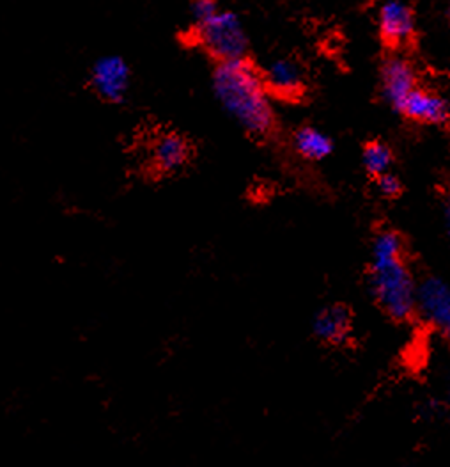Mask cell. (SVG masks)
Returning a JSON list of instances; mask_svg holds the SVG:
<instances>
[{
	"instance_id": "cell-11",
	"label": "cell",
	"mask_w": 450,
	"mask_h": 467,
	"mask_svg": "<svg viewBox=\"0 0 450 467\" xmlns=\"http://www.w3.org/2000/svg\"><path fill=\"white\" fill-rule=\"evenodd\" d=\"M264 84L268 91H273L282 97H292L300 93L303 86L302 69L290 59H277L266 69Z\"/></svg>"
},
{
	"instance_id": "cell-6",
	"label": "cell",
	"mask_w": 450,
	"mask_h": 467,
	"mask_svg": "<svg viewBox=\"0 0 450 467\" xmlns=\"http://www.w3.org/2000/svg\"><path fill=\"white\" fill-rule=\"evenodd\" d=\"M353 313L346 304H326L314 315L312 333L326 345H344L353 334Z\"/></svg>"
},
{
	"instance_id": "cell-16",
	"label": "cell",
	"mask_w": 450,
	"mask_h": 467,
	"mask_svg": "<svg viewBox=\"0 0 450 467\" xmlns=\"http://www.w3.org/2000/svg\"><path fill=\"white\" fill-rule=\"evenodd\" d=\"M445 228H447V234L450 238V198L445 202Z\"/></svg>"
},
{
	"instance_id": "cell-10",
	"label": "cell",
	"mask_w": 450,
	"mask_h": 467,
	"mask_svg": "<svg viewBox=\"0 0 450 467\" xmlns=\"http://www.w3.org/2000/svg\"><path fill=\"white\" fill-rule=\"evenodd\" d=\"M190 148L187 140L178 134H165L157 139L153 146V162L163 172H174L187 164Z\"/></svg>"
},
{
	"instance_id": "cell-7",
	"label": "cell",
	"mask_w": 450,
	"mask_h": 467,
	"mask_svg": "<svg viewBox=\"0 0 450 467\" xmlns=\"http://www.w3.org/2000/svg\"><path fill=\"white\" fill-rule=\"evenodd\" d=\"M378 24L384 41L401 47L415 33V18L412 7L403 0H385L378 13Z\"/></svg>"
},
{
	"instance_id": "cell-9",
	"label": "cell",
	"mask_w": 450,
	"mask_h": 467,
	"mask_svg": "<svg viewBox=\"0 0 450 467\" xmlns=\"http://www.w3.org/2000/svg\"><path fill=\"white\" fill-rule=\"evenodd\" d=\"M397 110L414 121L431 125L445 123L450 118L449 103L442 97L424 89L412 91L410 97L403 101V105Z\"/></svg>"
},
{
	"instance_id": "cell-15",
	"label": "cell",
	"mask_w": 450,
	"mask_h": 467,
	"mask_svg": "<svg viewBox=\"0 0 450 467\" xmlns=\"http://www.w3.org/2000/svg\"><path fill=\"white\" fill-rule=\"evenodd\" d=\"M376 180H378L376 185H378V189H380V192H382L384 196H386V198H395V196H399V192H401V182H399L397 176H394V174H390V172H385V174L378 176Z\"/></svg>"
},
{
	"instance_id": "cell-4",
	"label": "cell",
	"mask_w": 450,
	"mask_h": 467,
	"mask_svg": "<svg viewBox=\"0 0 450 467\" xmlns=\"http://www.w3.org/2000/svg\"><path fill=\"white\" fill-rule=\"evenodd\" d=\"M418 315L431 329L450 339V285L442 277L427 275L417 283Z\"/></svg>"
},
{
	"instance_id": "cell-1",
	"label": "cell",
	"mask_w": 450,
	"mask_h": 467,
	"mask_svg": "<svg viewBox=\"0 0 450 467\" xmlns=\"http://www.w3.org/2000/svg\"><path fill=\"white\" fill-rule=\"evenodd\" d=\"M417 283L404 260L403 238L390 230L376 234L369 265V290L376 306L395 322L414 318Z\"/></svg>"
},
{
	"instance_id": "cell-5",
	"label": "cell",
	"mask_w": 450,
	"mask_h": 467,
	"mask_svg": "<svg viewBox=\"0 0 450 467\" xmlns=\"http://www.w3.org/2000/svg\"><path fill=\"white\" fill-rule=\"evenodd\" d=\"M129 67L118 56H107L97 61L91 71V84L107 101H121L129 89Z\"/></svg>"
},
{
	"instance_id": "cell-12",
	"label": "cell",
	"mask_w": 450,
	"mask_h": 467,
	"mask_svg": "<svg viewBox=\"0 0 450 467\" xmlns=\"http://www.w3.org/2000/svg\"><path fill=\"white\" fill-rule=\"evenodd\" d=\"M294 146H296L298 153L307 161H322L333 150L332 139L328 135L322 134V130L312 129V127H303L296 132Z\"/></svg>"
},
{
	"instance_id": "cell-14",
	"label": "cell",
	"mask_w": 450,
	"mask_h": 467,
	"mask_svg": "<svg viewBox=\"0 0 450 467\" xmlns=\"http://www.w3.org/2000/svg\"><path fill=\"white\" fill-rule=\"evenodd\" d=\"M190 11H192L193 22L199 27L208 20H211L220 9L215 0H193Z\"/></svg>"
},
{
	"instance_id": "cell-2",
	"label": "cell",
	"mask_w": 450,
	"mask_h": 467,
	"mask_svg": "<svg viewBox=\"0 0 450 467\" xmlns=\"http://www.w3.org/2000/svg\"><path fill=\"white\" fill-rule=\"evenodd\" d=\"M213 91L225 112L249 134L266 135L273 127V109L264 78L245 59L219 63Z\"/></svg>"
},
{
	"instance_id": "cell-3",
	"label": "cell",
	"mask_w": 450,
	"mask_h": 467,
	"mask_svg": "<svg viewBox=\"0 0 450 467\" xmlns=\"http://www.w3.org/2000/svg\"><path fill=\"white\" fill-rule=\"evenodd\" d=\"M200 45L219 63L245 59L249 39L241 20L230 11H219L211 20L197 27Z\"/></svg>"
},
{
	"instance_id": "cell-13",
	"label": "cell",
	"mask_w": 450,
	"mask_h": 467,
	"mask_svg": "<svg viewBox=\"0 0 450 467\" xmlns=\"http://www.w3.org/2000/svg\"><path fill=\"white\" fill-rule=\"evenodd\" d=\"M362 161H363V166L367 169V172H371L373 176L378 178V176L388 172L390 164H392V151L384 142H371L365 146Z\"/></svg>"
},
{
	"instance_id": "cell-17",
	"label": "cell",
	"mask_w": 450,
	"mask_h": 467,
	"mask_svg": "<svg viewBox=\"0 0 450 467\" xmlns=\"http://www.w3.org/2000/svg\"><path fill=\"white\" fill-rule=\"evenodd\" d=\"M449 22H450V7H449Z\"/></svg>"
},
{
	"instance_id": "cell-8",
	"label": "cell",
	"mask_w": 450,
	"mask_h": 467,
	"mask_svg": "<svg viewBox=\"0 0 450 467\" xmlns=\"http://www.w3.org/2000/svg\"><path fill=\"white\" fill-rule=\"evenodd\" d=\"M417 89V77L412 65L403 57H392L384 67V95L385 100L399 109L403 101Z\"/></svg>"
}]
</instances>
